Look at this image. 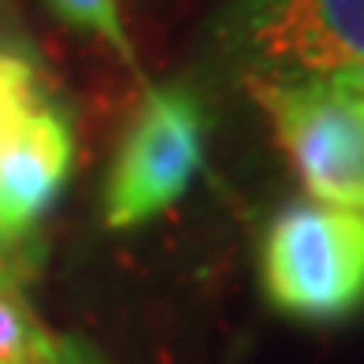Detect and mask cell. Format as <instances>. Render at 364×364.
<instances>
[{
	"instance_id": "obj_1",
	"label": "cell",
	"mask_w": 364,
	"mask_h": 364,
	"mask_svg": "<svg viewBox=\"0 0 364 364\" xmlns=\"http://www.w3.org/2000/svg\"><path fill=\"white\" fill-rule=\"evenodd\" d=\"M260 283L275 312L301 323H338L364 309V216L294 201L260 242Z\"/></svg>"
},
{
	"instance_id": "obj_8",
	"label": "cell",
	"mask_w": 364,
	"mask_h": 364,
	"mask_svg": "<svg viewBox=\"0 0 364 364\" xmlns=\"http://www.w3.org/2000/svg\"><path fill=\"white\" fill-rule=\"evenodd\" d=\"M45 4H48V11H53L56 19H63L71 30L112 45L127 63L134 60L127 26H123V15H119V4H115V0H45Z\"/></svg>"
},
{
	"instance_id": "obj_9",
	"label": "cell",
	"mask_w": 364,
	"mask_h": 364,
	"mask_svg": "<svg viewBox=\"0 0 364 364\" xmlns=\"http://www.w3.org/2000/svg\"><path fill=\"white\" fill-rule=\"evenodd\" d=\"M327 82L331 93H338L342 101L350 105H360L364 108V60L353 63V68H342V71H331V75H320Z\"/></svg>"
},
{
	"instance_id": "obj_11",
	"label": "cell",
	"mask_w": 364,
	"mask_h": 364,
	"mask_svg": "<svg viewBox=\"0 0 364 364\" xmlns=\"http://www.w3.org/2000/svg\"><path fill=\"white\" fill-rule=\"evenodd\" d=\"M0 250H11V245H8V242H4V238H0Z\"/></svg>"
},
{
	"instance_id": "obj_5",
	"label": "cell",
	"mask_w": 364,
	"mask_h": 364,
	"mask_svg": "<svg viewBox=\"0 0 364 364\" xmlns=\"http://www.w3.org/2000/svg\"><path fill=\"white\" fill-rule=\"evenodd\" d=\"M75 164V130L56 105H45L0 149V238L23 245L60 201Z\"/></svg>"
},
{
	"instance_id": "obj_10",
	"label": "cell",
	"mask_w": 364,
	"mask_h": 364,
	"mask_svg": "<svg viewBox=\"0 0 364 364\" xmlns=\"http://www.w3.org/2000/svg\"><path fill=\"white\" fill-rule=\"evenodd\" d=\"M56 364H101V360H97V357L86 350V346H82V342H68V338H63Z\"/></svg>"
},
{
	"instance_id": "obj_7",
	"label": "cell",
	"mask_w": 364,
	"mask_h": 364,
	"mask_svg": "<svg viewBox=\"0 0 364 364\" xmlns=\"http://www.w3.org/2000/svg\"><path fill=\"white\" fill-rule=\"evenodd\" d=\"M53 105L38 68L23 53L0 48V149H4L34 115Z\"/></svg>"
},
{
	"instance_id": "obj_2",
	"label": "cell",
	"mask_w": 364,
	"mask_h": 364,
	"mask_svg": "<svg viewBox=\"0 0 364 364\" xmlns=\"http://www.w3.org/2000/svg\"><path fill=\"white\" fill-rule=\"evenodd\" d=\"M216 38L245 78H320L364 60V0H230Z\"/></svg>"
},
{
	"instance_id": "obj_4",
	"label": "cell",
	"mask_w": 364,
	"mask_h": 364,
	"mask_svg": "<svg viewBox=\"0 0 364 364\" xmlns=\"http://www.w3.org/2000/svg\"><path fill=\"white\" fill-rule=\"evenodd\" d=\"M312 201L364 216V108L323 78H245Z\"/></svg>"
},
{
	"instance_id": "obj_3",
	"label": "cell",
	"mask_w": 364,
	"mask_h": 364,
	"mask_svg": "<svg viewBox=\"0 0 364 364\" xmlns=\"http://www.w3.org/2000/svg\"><path fill=\"white\" fill-rule=\"evenodd\" d=\"M208 112L186 86H164L145 97L119 141L105 178V223L130 230L168 212L205 168Z\"/></svg>"
},
{
	"instance_id": "obj_6",
	"label": "cell",
	"mask_w": 364,
	"mask_h": 364,
	"mask_svg": "<svg viewBox=\"0 0 364 364\" xmlns=\"http://www.w3.org/2000/svg\"><path fill=\"white\" fill-rule=\"evenodd\" d=\"M0 250V364H56L63 338L48 335L23 290V257Z\"/></svg>"
}]
</instances>
